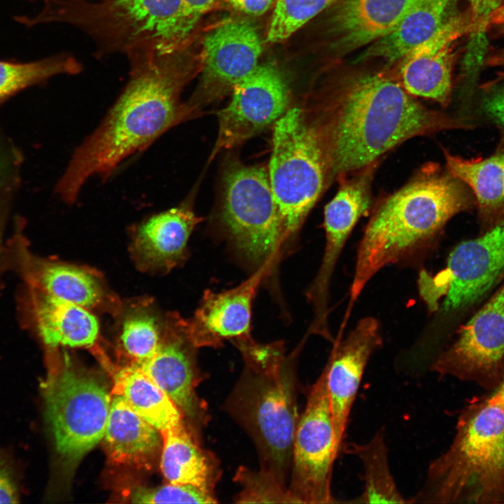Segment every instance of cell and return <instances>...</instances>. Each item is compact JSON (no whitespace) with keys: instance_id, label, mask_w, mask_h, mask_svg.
Listing matches in <instances>:
<instances>
[{"instance_id":"obj_37","label":"cell","mask_w":504,"mask_h":504,"mask_svg":"<svg viewBox=\"0 0 504 504\" xmlns=\"http://www.w3.org/2000/svg\"><path fill=\"white\" fill-rule=\"evenodd\" d=\"M236 11L248 15L258 16L266 13L276 0H226Z\"/></svg>"},{"instance_id":"obj_38","label":"cell","mask_w":504,"mask_h":504,"mask_svg":"<svg viewBox=\"0 0 504 504\" xmlns=\"http://www.w3.org/2000/svg\"><path fill=\"white\" fill-rule=\"evenodd\" d=\"M472 14L476 17H487L498 4V0H468Z\"/></svg>"},{"instance_id":"obj_27","label":"cell","mask_w":504,"mask_h":504,"mask_svg":"<svg viewBox=\"0 0 504 504\" xmlns=\"http://www.w3.org/2000/svg\"><path fill=\"white\" fill-rule=\"evenodd\" d=\"M111 393L121 396L140 416L160 432L185 425L183 416L169 397L133 365L115 373Z\"/></svg>"},{"instance_id":"obj_10","label":"cell","mask_w":504,"mask_h":504,"mask_svg":"<svg viewBox=\"0 0 504 504\" xmlns=\"http://www.w3.org/2000/svg\"><path fill=\"white\" fill-rule=\"evenodd\" d=\"M340 451L325 367L309 388L294 435L288 489L298 503H338L332 493V478L334 463Z\"/></svg>"},{"instance_id":"obj_26","label":"cell","mask_w":504,"mask_h":504,"mask_svg":"<svg viewBox=\"0 0 504 504\" xmlns=\"http://www.w3.org/2000/svg\"><path fill=\"white\" fill-rule=\"evenodd\" d=\"M452 0H416L396 27L372 43L360 57L393 62L433 36L446 20Z\"/></svg>"},{"instance_id":"obj_31","label":"cell","mask_w":504,"mask_h":504,"mask_svg":"<svg viewBox=\"0 0 504 504\" xmlns=\"http://www.w3.org/2000/svg\"><path fill=\"white\" fill-rule=\"evenodd\" d=\"M335 1V0H276L266 41L275 43L286 40Z\"/></svg>"},{"instance_id":"obj_16","label":"cell","mask_w":504,"mask_h":504,"mask_svg":"<svg viewBox=\"0 0 504 504\" xmlns=\"http://www.w3.org/2000/svg\"><path fill=\"white\" fill-rule=\"evenodd\" d=\"M16 299L21 325L37 336L48 351L95 345L99 326L89 309L24 284Z\"/></svg>"},{"instance_id":"obj_1","label":"cell","mask_w":504,"mask_h":504,"mask_svg":"<svg viewBox=\"0 0 504 504\" xmlns=\"http://www.w3.org/2000/svg\"><path fill=\"white\" fill-rule=\"evenodd\" d=\"M186 47L127 55L130 70L126 85L99 126L74 150L56 185L64 202L74 204L89 179L106 180L124 161L196 115L181 99L190 73L181 57Z\"/></svg>"},{"instance_id":"obj_17","label":"cell","mask_w":504,"mask_h":504,"mask_svg":"<svg viewBox=\"0 0 504 504\" xmlns=\"http://www.w3.org/2000/svg\"><path fill=\"white\" fill-rule=\"evenodd\" d=\"M382 343L378 321L370 316L362 318L344 340L335 342L325 366L333 427L341 451L366 366Z\"/></svg>"},{"instance_id":"obj_39","label":"cell","mask_w":504,"mask_h":504,"mask_svg":"<svg viewBox=\"0 0 504 504\" xmlns=\"http://www.w3.org/2000/svg\"><path fill=\"white\" fill-rule=\"evenodd\" d=\"M4 218L1 214H0V290L1 288V276L4 272L6 271L4 262V253L5 242L3 240V232H4Z\"/></svg>"},{"instance_id":"obj_40","label":"cell","mask_w":504,"mask_h":504,"mask_svg":"<svg viewBox=\"0 0 504 504\" xmlns=\"http://www.w3.org/2000/svg\"><path fill=\"white\" fill-rule=\"evenodd\" d=\"M499 17H500L502 22H504V15H500Z\"/></svg>"},{"instance_id":"obj_25","label":"cell","mask_w":504,"mask_h":504,"mask_svg":"<svg viewBox=\"0 0 504 504\" xmlns=\"http://www.w3.org/2000/svg\"><path fill=\"white\" fill-rule=\"evenodd\" d=\"M448 172L475 196L480 217L491 224L504 216V149L486 158L467 160L445 152Z\"/></svg>"},{"instance_id":"obj_9","label":"cell","mask_w":504,"mask_h":504,"mask_svg":"<svg viewBox=\"0 0 504 504\" xmlns=\"http://www.w3.org/2000/svg\"><path fill=\"white\" fill-rule=\"evenodd\" d=\"M220 220L237 251L266 273L284 246L267 169L230 162L224 171Z\"/></svg>"},{"instance_id":"obj_19","label":"cell","mask_w":504,"mask_h":504,"mask_svg":"<svg viewBox=\"0 0 504 504\" xmlns=\"http://www.w3.org/2000/svg\"><path fill=\"white\" fill-rule=\"evenodd\" d=\"M265 276L257 270L239 286L223 292H204L201 302L189 320L186 330L197 347L218 348L223 342L233 344L251 337V309L257 288Z\"/></svg>"},{"instance_id":"obj_22","label":"cell","mask_w":504,"mask_h":504,"mask_svg":"<svg viewBox=\"0 0 504 504\" xmlns=\"http://www.w3.org/2000/svg\"><path fill=\"white\" fill-rule=\"evenodd\" d=\"M416 0H335L334 46L349 52L382 38L398 24Z\"/></svg>"},{"instance_id":"obj_21","label":"cell","mask_w":504,"mask_h":504,"mask_svg":"<svg viewBox=\"0 0 504 504\" xmlns=\"http://www.w3.org/2000/svg\"><path fill=\"white\" fill-rule=\"evenodd\" d=\"M201 218L189 204L183 203L138 225L132 248L139 267L168 271L178 265L185 258L189 237Z\"/></svg>"},{"instance_id":"obj_13","label":"cell","mask_w":504,"mask_h":504,"mask_svg":"<svg viewBox=\"0 0 504 504\" xmlns=\"http://www.w3.org/2000/svg\"><path fill=\"white\" fill-rule=\"evenodd\" d=\"M262 43L255 26L244 19L225 21L205 36L202 76L188 104L200 108L229 92L258 66Z\"/></svg>"},{"instance_id":"obj_20","label":"cell","mask_w":504,"mask_h":504,"mask_svg":"<svg viewBox=\"0 0 504 504\" xmlns=\"http://www.w3.org/2000/svg\"><path fill=\"white\" fill-rule=\"evenodd\" d=\"M473 28L472 18L454 16L446 19L433 36L402 57L400 77L403 88L411 95L447 105L451 88V45Z\"/></svg>"},{"instance_id":"obj_23","label":"cell","mask_w":504,"mask_h":504,"mask_svg":"<svg viewBox=\"0 0 504 504\" xmlns=\"http://www.w3.org/2000/svg\"><path fill=\"white\" fill-rule=\"evenodd\" d=\"M102 440L111 463L136 468L150 469L162 445L160 431L119 395H112Z\"/></svg>"},{"instance_id":"obj_42","label":"cell","mask_w":504,"mask_h":504,"mask_svg":"<svg viewBox=\"0 0 504 504\" xmlns=\"http://www.w3.org/2000/svg\"><path fill=\"white\" fill-rule=\"evenodd\" d=\"M502 387H503V391H504V384H503V385L502 386Z\"/></svg>"},{"instance_id":"obj_33","label":"cell","mask_w":504,"mask_h":504,"mask_svg":"<svg viewBox=\"0 0 504 504\" xmlns=\"http://www.w3.org/2000/svg\"><path fill=\"white\" fill-rule=\"evenodd\" d=\"M132 503H217L214 493L192 484L169 483L157 487L136 486L128 494Z\"/></svg>"},{"instance_id":"obj_36","label":"cell","mask_w":504,"mask_h":504,"mask_svg":"<svg viewBox=\"0 0 504 504\" xmlns=\"http://www.w3.org/2000/svg\"><path fill=\"white\" fill-rule=\"evenodd\" d=\"M215 0H182L187 24L192 32Z\"/></svg>"},{"instance_id":"obj_3","label":"cell","mask_w":504,"mask_h":504,"mask_svg":"<svg viewBox=\"0 0 504 504\" xmlns=\"http://www.w3.org/2000/svg\"><path fill=\"white\" fill-rule=\"evenodd\" d=\"M472 203L459 179L436 164L425 166L371 216L357 250L350 302L379 270L430 244L449 219Z\"/></svg>"},{"instance_id":"obj_2","label":"cell","mask_w":504,"mask_h":504,"mask_svg":"<svg viewBox=\"0 0 504 504\" xmlns=\"http://www.w3.org/2000/svg\"><path fill=\"white\" fill-rule=\"evenodd\" d=\"M311 121L323 150L328 179L357 172L405 140L450 124L400 84L379 74L350 80L323 106L318 119Z\"/></svg>"},{"instance_id":"obj_6","label":"cell","mask_w":504,"mask_h":504,"mask_svg":"<svg viewBox=\"0 0 504 504\" xmlns=\"http://www.w3.org/2000/svg\"><path fill=\"white\" fill-rule=\"evenodd\" d=\"M504 485V391L501 387L479 409L461 417L455 438L429 465L412 503L482 498Z\"/></svg>"},{"instance_id":"obj_8","label":"cell","mask_w":504,"mask_h":504,"mask_svg":"<svg viewBox=\"0 0 504 504\" xmlns=\"http://www.w3.org/2000/svg\"><path fill=\"white\" fill-rule=\"evenodd\" d=\"M272 142L267 173L286 244L323 192L328 167L315 127L301 108H289L274 124Z\"/></svg>"},{"instance_id":"obj_32","label":"cell","mask_w":504,"mask_h":504,"mask_svg":"<svg viewBox=\"0 0 504 504\" xmlns=\"http://www.w3.org/2000/svg\"><path fill=\"white\" fill-rule=\"evenodd\" d=\"M233 480L240 486L233 498L236 503H298L288 486L261 470L241 465Z\"/></svg>"},{"instance_id":"obj_18","label":"cell","mask_w":504,"mask_h":504,"mask_svg":"<svg viewBox=\"0 0 504 504\" xmlns=\"http://www.w3.org/2000/svg\"><path fill=\"white\" fill-rule=\"evenodd\" d=\"M504 357V282L461 327L455 342L430 366L440 375L465 377L496 366Z\"/></svg>"},{"instance_id":"obj_5","label":"cell","mask_w":504,"mask_h":504,"mask_svg":"<svg viewBox=\"0 0 504 504\" xmlns=\"http://www.w3.org/2000/svg\"><path fill=\"white\" fill-rule=\"evenodd\" d=\"M28 24L61 22L87 34L101 55L143 50H173L189 43L182 0H43Z\"/></svg>"},{"instance_id":"obj_7","label":"cell","mask_w":504,"mask_h":504,"mask_svg":"<svg viewBox=\"0 0 504 504\" xmlns=\"http://www.w3.org/2000/svg\"><path fill=\"white\" fill-rule=\"evenodd\" d=\"M47 353L49 369L41 385L44 415L60 471L68 477L102 440L112 395L99 377L74 364L66 353Z\"/></svg>"},{"instance_id":"obj_30","label":"cell","mask_w":504,"mask_h":504,"mask_svg":"<svg viewBox=\"0 0 504 504\" xmlns=\"http://www.w3.org/2000/svg\"><path fill=\"white\" fill-rule=\"evenodd\" d=\"M82 65L71 55H59L38 61L15 64L0 61V101L52 76L78 74Z\"/></svg>"},{"instance_id":"obj_11","label":"cell","mask_w":504,"mask_h":504,"mask_svg":"<svg viewBox=\"0 0 504 504\" xmlns=\"http://www.w3.org/2000/svg\"><path fill=\"white\" fill-rule=\"evenodd\" d=\"M504 277V216L482 235L457 245L447 267L434 276L424 271L421 298L433 312L444 296L446 312L460 310L483 298Z\"/></svg>"},{"instance_id":"obj_12","label":"cell","mask_w":504,"mask_h":504,"mask_svg":"<svg viewBox=\"0 0 504 504\" xmlns=\"http://www.w3.org/2000/svg\"><path fill=\"white\" fill-rule=\"evenodd\" d=\"M218 112V130L210 160L274 124L289 108L288 83L274 65L260 64L231 91Z\"/></svg>"},{"instance_id":"obj_28","label":"cell","mask_w":504,"mask_h":504,"mask_svg":"<svg viewBox=\"0 0 504 504\" xmlns=\"http://www.w3.org/2000/svg\"><path fill=\"white\" fill-rule=\"evenodd\" d=\"M342 451L359 459L363 468V490L349 503H410L401 493L391 472L388 449L382 429L366 442L344 443Z\"/></svg>"},{"instance_id":"obj_35","label":"cell","mask_w":504,"mask_h":504,"mask_svg":"<svg viewBox=\"0 0 504 504\" xmlns=\"http://www.w3.org/2000/svg\"><path fill=\"white\" fill-rule=\"evenodd\" d=\"M482 113L504 130V86L486 94L480 104Z\"/></svg>"},{"instance_id":"obj_24","label":"cell","mask_w":504,"mask_h":504,"mask_svg":"<svg viewBox=\"0 0 504 504\" xmlns=\"http://www.w3.org/2000/svg\"><path fill=\"white\" fill-rule=\"evenodd\" d=\"M160 433L162 445L160 465L167 481L174 484H192L215 494L222 473L216 455L202 447L196 435L186 425Z\"/></svg>"},{"instance_id":"obj_34","label":"cell","mask_w":504,"mask_h":504,"mask_svg":"<svg viewBox=\"0 0 504 504\" xmlns=\"http://www.w3.org/2000/svg\"><path fill=\"white\" fill-rule=\"evenodd\" d=\"M19 484L10 459L0 449V503L18 502Z\"/></svg>"},{"instance_id":"obj_15","label":"cell","mask_w":504,"mask_h":504,"mask_svg":"<svg viewBox=\"0 0 504 504\" xmlns=\"http://www.w3.org/2000/svg\"><path fill=\"white\" fill-rule=\"evenodd\" d=\"M197 348L186 330V320L179 316L167 318L161 345L150 359L132 365L138 368L159 386L176 405L184 419L196 429L210 421L207 403L196 388L203 375L196 363Z\"/></svg>"},{"instance_id":"obj_41","label":"cell","mask_w":504,"mask_h":504,"mask_svg":"<svg viewBox=\"0 0 504 504\" xmlns=\"http://www.w3.org/2000/svg\"><path fill=\"white\" fill-rule=\"evenodd\" d=\"M500 15H504V9H503L502 11H500Z\"/></svg>"},{"instance_id":"obj_4","label":"cell","mask_w":504,"mask_h":504,"mask_svg":"<svg viewBox=\"0 0 504 504\" xmlns=\"http://www.w3.org/2000/svg\"><path fill=\"white\" fill-rule=\"evenodd\" d=\"M234 344L244 365L224 408L254 442L260 470L288 486L300 418L298 351L286 355L282 342L252 337Z\"/></svg>"},{"instance_id":"obj_14","label":"cell","mask_w":504,"mask_h":504,"mask_svg":"<svg viewBox=\"0 0 504 504\" xmlns=\"http://www.w3.org/2000/svg\"><path fill=\"white\" fill-rule=\"evenodd\" d=\"M4 261L6 271L15 273L22 284L52 297L89 310L106 307L114 302L97 275L89 270L35 254L22 223L5 242Z\"/></svg>"},{"instance_id":"obj_29","label":"cell","mask_w":504,"mask_h":504,"mask_svg":"<svg viewBox=\"0 0 504 504\" xmlns=\"http://www.w3.org/2000/svg\"><path fill=\"white\" fill-rule=\"evenodd\" d=\"M122 316L119 340L132 363H140L151 358L162 342L166 321L146 302H138L128 307Z\"/></svg>"}]
</instances>
